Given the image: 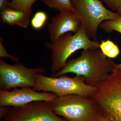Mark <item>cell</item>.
<instances>
[{
  "instance_id": "1",
  "label": "cell",
  "mask_w": 121,
  "mask_h": 121,
  "mask_svg": "<svg viewBox=\"0 0 121 121\" xmlns=\"http://www.w3.org/2000/svg\"><path fill=\"white\" fill-rule=\"evenodd\" d=\"M115 64L112 60L103 54L99 48H88L83 50L79 57L67 62L62 70L51 77L73 73L82 76L85 78L86 83L96 87L107 78L114 70Z\"/></svg>"
},
{
  "instance_id": "2",
  "label": "cell",
  "mask_w": 121,
  "mask_h": 121,
  "mask_svg": "<svg viewBox=\"0 0 121 121\" xmlns=\"http://www.w3.org/2000/svg\"><path fill=\"white\" fill-rule=\"evenodd\" d=\"M99 43L90 39L81 24L76 33H65L54 41L47 42L45 47L52 52V74L59 71L65 67L67 60L78 50L99 48Z\"/></svg>"
},
{
  "instance_id": "3",
  "label": "cell",
  "mask_w": 121,
  "mask_h": 121,
  "mask_svg": "<svg viewBox=\"0 0 121 121\" xmlns=\"http://www.w3.org/2000/svg\"><path fill=\"white\" fill-rule=\"evenodd\" d=\"M96 87L91 99L100 114L110 121H121V69H115Z\"/></svg>"
},
{
  "instance_id": "4",
  "label": "cell",
  "mask_w": 121,
  "mask_h": 121,
  "mask_svg": "<svg viewBox=\"0 0 121 121\" xmlns=\"http://www.w3.org/2000/svg\"><path fill=\"white\" fill-rule=\"evenodd\" d=\"M50 103L54 112L68 121H97L101 115L93 99L78 95L57 96Z\"/></svg>"
},
{
  "instance_id": "5",
  "label": "cell",
  "mask_w": 121,
  "mask_h": 121,
  "mask_svg": "<svg viewBox=\"0 0 121 121\" xmlns=\"http://www.w3.org/2000/svg\"><path fill=\"white\" fill-rule=\"evenodd\" d=\"M35 79L33 90L51 92L58 97L75 94L91 98L96 89L85 82V78L82 76L70 78L64 74L54 78L37 73Z\"/></svg>"
},
{
  "instance_id": "6",
  "label": "cell",
  "mask_w": 121,
  "mask_h": 121,
  "mask_svg": "<svg viewBox=\"0 0 121 121\" xmlns=\"http://www.w3.org/2000/svg\"><path fill=\"white\" fill-rule=\"evenodd\" d=\"M75 12L78 15L90 39L98 41V30L105 21L115 20L121 17L120 13L108 10L99 0H71Z\"/></svg>"
},
{
  "instance_id": "7",
  "label": "cell",
  "mask_w": 121,
  "mask_h": 121,
  "mask_svg": "<svg viewBox=\"0 0 121 121\" xmlns=\"http://www.w3.org/2000/svg\"><path fill=\"white\" fill-rule=\"evenodd\" d=\"M43 67L29 68L21 63L15 65L0 60V91H9L12 88L30 87L35 83V75L46 72Z\"/></svg>"
},
{
  "instance_id": "8",
  "label": "cell",
  "mask_w": 121,
  "mask_h": 121,
  "mask_svg": "<svg viewBox=\"0 0 121 121\" xmlns=\"http://www.w3.org/2000/svg\"><path fill=\"white\" fill-rule=\"evenodd\" d=\"M4 121H68L59 117L50 102L36 101L9 109Z\"/></svg>"
},
{
  "instance_id": "9",
  "label": "cell",
  "mask_w": 121,
  "mask_h": 121,
  "mask_svg": "<svg viewBox=\"0 0 121 121\" xmlns=\"http://www.w3.org/2000/svg\"><path fill=\"white\" fill-rule=\"evenodd\" d=\"M57 97L51 92H40L30 87L14 88L11 91H0V107H17L36 101L51 102Z\"/></svg>"
},
{
  "instance_id": "10",
  "label": "cell",
  "mask_w": 121,
  "mask_h": 121,
  "mask_svg": "<svg viewBox=\"0 0 121 121\" xmlns=\"http://www.w3.org/2000/svg\"><path fill=\"white\" fill-rule=\"evenodd\" d=\"M81 25L80 20L74 12H60L52 18L48 25L50 41L56 40L66 33H76Z\"/></svg>"
},
{
  "instance_id": "11",
  "label": "cell",
  "mask_w": 121,
  "mask_h": 121,
  "mask_svg": "<svg viewBox=\"0 0 121 121\" xmlns=\"http://www.w3.org/2000/svg\"><path fill=\"white\" fill-rule=\"evenodd\" d=\"M32 13L8 8L1 12L2 23L10 26L17 25L23 28L28 27Z\"/></svg>"
},
{
  "instance_id": "12",
  "label": "cell",
  "mask_w": 121,
  "mask_h": 121,
  "mask_svg": "<svg viewBox=\"0 0 121 121\" xmlns=\"http://www.w3.org/2000/svg\"><path fill=\"white\" fill-rule=\"evenodd\" d=\"M99 48L105 56L110 59L115 58L120 54V50L117 45L108 39L102 40L99 43Z\"/></svg>"
},
{
  "instance_id": "13",
  "label": "cell",
  "mask_w": 121,
  "mask_h": 121,
  "mask_svg": "<svg viewBox=\"0 0 121 121\" xmlns=\"http://www.w3.org/2000/svg\"><path fill=\"white\" fill-rule=\"evenodd\" d=\"M48 7L60 12L72 11L75 12L71 0H42Z\"/></svg>"
},
{
  "instance_id": "14",
  "label": "cell",
  "mask_w": 121,
  "mask_h": 121,
  "mask_svg": "<svg viewBox=\"0 0 121 121\" xmlns=\"http://www.w3.org/2000/svg\"><path fill=\"white\" fill-rule=\"evenodd\" d=\"M37 0H12L9 2L8 8L32 13L33 4Z\"/></svg>"
},
{
  "instance_id": "15",
  "label": "cell",
  "mask_w": 121,
  "mask_h": 121,
  "mask_svg": "<svg viewBox=\"0 0 121 121\" xmlns=\"http://www.w3.org/2000/svg\"><path fill=\"white\" fill-rule=\"evenodd\" d=\"M99 27L101 29L107 33L115 31L121 34V17L115 20L105 21L102 22Z\"/></svg>"
},
{
  "instance_id": "16",
  "label": "cell",
  "mask_w": 121,
  "mask_h": 121,
  "mask_svg": "<svg viewBox=\"0 0 121 121\" xmlns=\"http://www.w3.org/2000/svg\"><path fill=\"white\" fill-rule=\"evenodd\" d=\"M48 19L46 13L43 11L36 13L31 20V25L36 30L41 29L44 26Z\"/></svg>"
},
{
  "instance_id": "17",
  "label": "cell",
  "mask_w": 121,
  "mask_h": 121,
  "mask_svg": "<svg viewBox=\"0 0 121 121\" xmlns=\"http://www.w3.org/2000/svg\"><path fill=\"white\" fill-rule=\"evenodd\" d=\"M3 39L1 37L0 38V57H8L11 59L15 62L18 63L19 61V59L17 57L11 55L9 54L5 50L4 46L3 45Z\"/></svg>"
},
{
  "instance_id": "18",
  "label": "cell",
  "mask_w": 121,
  "mask_h": 121,
  "mask_svg": "<svg viewBox=\"0 0 121 121\" xmlns=\"http://www.w3.org/2000/svg\"><path fill=\"white\" fill-rule=\"evenodd\" d=\"M109 8L113 11H117L121 5V0H102Z\"/></svg>"
},
{
  "instance_id": "19",
  "label": "cell",
  "mask_w": 121,
  "mask_h": 121,
  "mask_svg": "<svg viewBox=\"0 0 121 121\" xmlns=\"http://www.w3.org/2000/svg\"><path fill=\"white\" fill-rule=\"evenodd\" d=\"M10 108L8 107H0V118H4L9 111Z\"/></svg>"
},
{
  "instance_id": "20",
  "label": "cell",
  "mask_w": 121,
  "mask_h": 121,
  "mask_svg": "<svg viewBox=\"0 0 121 121\" xmlns=\"http://www.w3.org/2000/svg\"><path fill=\"white\" fill-rule=\"evenodd\" d=\"M9 3L8 0H0V11L2 12L8 8Z\"/></svg>"
},
{
  "instance_id": "21",
  "label": "cell",
  "mask_w": 121,
  "mask_h": 121,
  "mask_svg": "<svg viewBox=\"0 0 121 121\" xmlns=\"http://www.w3.org/2000/svg\"><path fill=\"white\" fill-rule=\"evenodd\" d=\"M97 121H110L108 120L107 118H106L105 117H103L102 115H100L99 118H98Z\"/></svg>"
},
{
  "instance_id": "22",
  "label": "cell",
  "mask_w": 121,
  "mask_h": 121,
  "mask_svg": "<svg viewBox=\"0 0 121 121\" xmlns=\"http://www.w3.org/2000/svg\"><path fill=\"white\" fill-rule=\"evenodd\" d=\"M115 70H121V63L119 64H115Z\"/></svg>"
},
{
  "instance_id": "23",
  "label": "cell",
  "mask_w": 121,
  "mask_h": 121,
  "mask_svg": "<svg viewBox=\"0 0 121 121\" xmlns=\"http://www.w3.org/2000/svg\"><path fill=\"white\" fill-rule=\"evenodd\" d=\"M117 12L118 13H120L121 15V5L118 8Z\"/></svg>"
},
{
  "instance_id": "24",
  "label": "cell",
  "mask_w": 121,
  "mask_h": 121,
  "mask_svg": "<svg viewBox=\"0 0 121 121\" xmlns=\"http://www.w3.org/2000/svg\"><path fill=\"white\" fill-rule=\"evenodd\" d=\"M0 121H1V120H0Z\"/></svg>"
}]
</instances>
